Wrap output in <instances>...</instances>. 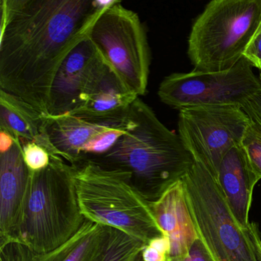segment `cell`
Returning <instances> with one entry per match:
<instances>
[{
    "label": "cell",
    "instance_id": "cell-3",
    "mask_svg": "<svg viewBox=\"0 0 261 261\" xmlns=\"http://www.w3.org/2000/svg\"><path fill=\"white\" fill-rule=\"evenodd\" d=\"M82 215L74 178V166L51 155L49 166L30 171L22 216L13 242L35 254L54 250L82 228Z\"/></svg>",
    "mask_w": 261,
    "mask_h": 261
},
{
    "label": "cell",
    "instance_id": "cell-1",
    "mask_svg": "<svg viewBox=\"0 0 261 261\" xmlns=\"http://www.w3.org/2000/svg\"><path fill=\"white\" fill-rule=\"evenodd\" d=\"M110 2L2 0L0 90L48 115L59 68Z\"/></svg>",
    "mask_w": 261,
    "mask_h": 261
},
{
    "label": "cell",
    "instance_id": "cell-15",
    "mask_svg": "<svg viewBox=\"0 0 261 261\" xmlns=\"http://www.w3.org/2000/svg\"><path fill=\"white\" fill-rule=\"evenodd\" d=\"M215 179L237 222L243 230H247L253 189L258 180L241 145L226 154Z\"/></svg>",
    "mask_w": 261,
    "mask_h": 261
},
{
    "label": "cell",
    "instance_id": "cell-8",
    "mask_svg": "<svg viewBox=\"0 0 261 261\" xmlns=\"http://www.w3.org/2000/svg\"><path fill=\"white\" fill-rule=\"evenodd\" d=\"M250 117L239 105H208L178 111V136L194 160L216 178L226 154L241 145Z\"/></svg>",
    "mask_w": 261,
    "mask_h": 261
},
{
    "label": "cell",
    "instance_id": "cell-14",
    "mask_svg": "<svg viewBox=\"0 0 261 261\" xmlns=\"http://www.w3.org/2000/svg\"><path fill=\"white\" fill-rule=\"evenodd\" d=\"M138 96L102 61L71 115L91 120L114 119L127 114Z\"/></svg>",
    "mask_w": 261,
    "mask_h": 261
},
{
    "label": "cell",
    "instance_id": "cell-16",
    "mask_svg": "<svg viewBox=\"0 0 261 261\" xmlns=\"http://www.w3.org/2000/svg\"><path fill=\"white\" fill-rule=\"evenodd\" d=\"M48 116L22 99L0 90V129L21 144L33 142L58 155L48 133Z\"/></svg>",
    "mask_w": 261,
    "mask_h": 261
},
{
    "label": "cell",
    "instance_id": "cell-24",
    "mask_svg": "<svg viewBox=\"0 0 261 261\" xmlns=\"http://www.w3.org/2000/svg\"><path fill=\"white\" fill-rule=\"evenodd\" d=\"M142 257L143 261H169L167 255L148 244L142 252Z\"/></svg>",
    "mask_w": 261,
    "mask_h": 261
},
{
    "label": "cell",
    "instance_id": "cell-4",
    "mask_svg": "<svg viewBox=\"0 0 261 261\" xmlns=\"http://www.w3.org/2000/svg\"><path fill=\"white\" fill-rule=\"evenodd\" d=\"M73 166L81 211L86 219L118 229L146 244L165 236L150 201L137 190L128 172L92 160Z\"/></svg>",
    "mask_w": 261,
    "mask_h": 261
},
{
    "label": "cell",
    "instance_id": "cell-10",
    "mask_svg": "<svg viewBox=\"0 0 261 261\" xmlns=\"http://www.w3.org/2000/svg\"><path fill=\"white\" fill-rule=\"evenodd\" d=\"M132 124L129 111L123 117L102 120L71 114L48 116V133L58 155L74 166L105 155Z\"/></svg>",
    "mask_w": 261,
    "mask_h": 261
},
{
    "label": "cell",
    "instance_id": "cell-19",
    "mask_svg": "<svg viewBox=\"0 0 261 261\" xmlns=\"http://www.w3.org/2000/svg\"><path fill=\"white\" fill-rule=\"evenodd\" d=\"M258 181L261 179V126L250 119L241 143Z\"/></svg>",
    "mask_w": 261,
    "mask_h": 261
},
{
    "label": "cell",
    "instance_id": "cell-26",
    "mask_svg": "<svg viewBox=\"0 0 261 261\" xmlns=\"http://www.w3.org/2000/svg\"><path fill=\"white\" fill-rule=\"evenodd\" d=\"M258 241H259V246H260V247H261V238H260V235H259V238H258Z\"/></svg>",
    "mask_w": 261,
    "mask_h": 261
},
{
    "label": "cell",
    "instance_id": "cell-20",
    "mask_svg": "<svg viewBox=\"0 0 261 261\" xmlns=\"http://www.w3.org/2000/svg\"><path fill=\"white\" fill-rule=\"evenodd\" d=\"M21 145L22 157L30 171L39 172L49 166L51 155L46 149L33 142Z\"/></svg>",
    "mask_w": 261,
    "mask_h": 261
},
{
    "label": "cell",
    "instance_id": "cell-12",
    "mask_svg": "<svg viewBox=\"0 0 261 261\" xmlns=\"http://www.w3.org/2000/svg\"><path fill=\"white\" fill-rule=\"evenodd\" d=\"M30 171L16 140L0 152V236L1 244L15 241L30 181Z\"/></svg>",
    "mask_w": 261,
    "mask_h": 261
},
{
    "label": "cell",
    "instance_id": "cell-27",
    "mask_svg": "<svg viewBox=\"0 0 261 261\" xmlns=\"http://www.w3.org/2000/svg\"><path fill=\"white\" fill-rule=\"evenodd\" d=\"M137 261H143V257L140 258V259H139V260H137Z\"/></svg>",
    "mask_w": 261,
    "mask_h": 261
},
{
    "label": "cell",
    "instance_id": "cell-17",
    "mask_svg": "<svg viewBox=\"0 0 261 261\" xmlns=\"http://www.w3.org/2000/svg\"><path fill=\"white\" fill-rule=\"evenodd\" d=\"M110 227L86 219L79 231L54 250L30 252L27 261H101L109 240Z\"/></svg>",
    "mask_w": 261,
    "mask_h": 261
},
{
    "label": "cell",
    "instance_id": "cell-9",
    "mask_svg": "<svg viewBox=\"0 0 261 261\" xmlns=\"http://www.w3.org/2000/svg\"><path fill=\"white\" fill-rule=\"evenodd\" d=\"M244 59L217 72L172 73L164 77L158 96L165 105L180 110L208 105H241L260 88L259 77Z\"/></svg>",
    "mask_w": 261,
    "mask_h": 261
},
{
    "label": "cell",
    "instance_id": "cell-13",
    "mask_svg": "<svg viewBox=\"0 0 261 261\" xmlns=\"http://www.w3.org/2000/svg\"><path fill=\"white\" fill-rule=\"evenodd\" d=\"M150 203L159 227L170 242L169 261L181 260L199 238L188 204L182 178Z\"/></svg>",
    "mask_w": 261,
    "mask_h": 261
},
{
    "label": "cell",
    "instance_id": "cell-5",
    "mask_svg": "<svg viewBox=\"0 0 261 261\" xmlns=\"http://www.w3.org/2000/svg\"><path fill=\"white\" fill-rule=\"evenodd\" d=\"M261 22V0H213L194 21L187 54L194 71L230 69Z\"/></svg>",
    "mask_w": 261,
    "mask_h": 261
},
{
    "label": "cell",
    "instance_id": "cell-6",
    "mask_svg": "<svg viewBox=\"0 0 261 261\" xmlns=\"http://www.w3.org/2000/svg\"><path fill=\"white\" fill-rule=\"evenodd\" d=\"M182 180L198 236L215 260L259 261L248 229L240 227L208 170L195 160Z\"/></svg>",
    "mask_w": 261,
    "mask_h": 261
},
{
    "label": "cell",
    "instance_id": "cell-7",
    "mask_svg": "<svg viewBox=\"0 0 261 261\" xmlns=\"http://www.w3.org/2000/svg\"><path fill=\"white\" fill-rule=\"evenodd\" d=\"M88 38L102 59L139 97L147 92L151 50L147 31L137 13L111 0L91 27Z\"/></svg>",
    "mask_w": 261,
    "mask_h": 261
},
{
    "label": "cell",
    "instance_id": "cell-11",
    "mask_svg": "<svg viewBox=\"0 0 261 261\" xmlns=\"http://www.w3.org/2000/svg\"><path fill=\"white\" fill-rule=\"evenodd\" d=\"M103 59L88 37L81 42L62 62L50 91L48 115L71 114L81 99Z\"/></svg>",
    "mask_w": 261,
    "mask_h": 261
},
{
    "label": "cell",
    "instance_id": "cell-22",
    "mask_svg": "<svg viewBox=\"0 0 261 261\" xmlns=\"http://www.w3.org/2000/svg\"><path fill=\"white\" fill-rule=\"evenodd\" d=\"M258 77L260 81V88L256 94L244 102L241 108L252 120L261 126V71Z\"/></svg>",
    "mask_w": 261,
    "mask_h": 261
},
{
    "label": "cell",
    "instance_id": "cell-23",
    "mask_svg": "<svg viewBox=\"0 0 261 261\" xmlns=\"http://www.w3.org/2000/svg\"><path fill=\"white\" fill-rule=\"evenodd\" d=\"M179 261H215L201 238L195 240L186 256Z\"/></svg>",
    "mask_w": 261,
    "mask_h": 261
},
{
    "label": "cell",
    "instance_id": "cell-25",
    "mask_svg": "<svg viewBox=\"0 0 261 261\" xmlns=\"http://www.w3.org/2000/svg\"><path fill=\"white\" fill-rule=\"evenodd\" d=\"M249 234L251 238L253 241V245H254L255 250H256V256H257L259 261H261V247L258 241L259 238V231L258 229V226L255 223H251L250 227L248 229Z\"/></svg>",
    "mask_w": 261,
    "mask_h": 261
},
{
    "label": "cell",
    "instance_id": "cell-18",
    "mask_svg": "<svg viewBox=\"0 0 261 261\" xmlns=\"http://www.w3.org/2000/svg\"><path fill=\"white\" fill-rule=\"evenodd\" d=\"M147 244L127 233L110 227L109 240L101 261H137Z\"/></svg>",
    "mask_w": 261,
    "mask_h": 261
},
{
    "label": "cell",
    "instance_id": "cell-21",
    "mask_svg": "<svg viewBox=\"0 0 261 261\" xmlns=\"http://www.w3.org/2000/svg\"><path fill=\"white\" fill-rule=\"evenodd\" d=\"M243 59L261 71V22L246 46Z\"/></svg>",
    "mask_w": 261,
    "mask_h": 261
},
{
    "label": "cell",
    "instance_id": "cell-2",
    "mask_svg": "<svg viewBox=\"0 0 261 261\" xmlns=\"http://www.w3.org/2000/svg\"><path fill=\"white\" fill-rule=\"evenodd\" d=\"M133 124L107 153L91 159L130 175L137 190L149 201L158 199L193 164L178 134L168 129L140 97L129 109Z\"/></svg>",
    "mask_w": 261,
    "mask_h": 261
}]
</instances>
